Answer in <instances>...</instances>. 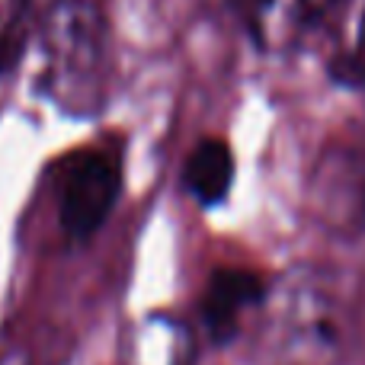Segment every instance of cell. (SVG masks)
Returning <instances> with one entry per match:
<instances>
[{
	"label": "cell",
	"mask_w": 365,
	"mask_h": 365,
	"mask_svg": "<svg viewBox=\"0 0 365 365\" xmlns=\"http://www.w3.org/2000/svg\"><path fill=\"white\" fill-rule=\"evenodd\" d=\"M38 87L61 113L90 119L106 106L113 38L96 0H55L38 23Z\"/></svg>",
	"instance_id": "obj_1"
},
{
	"label": "cell",
	"mask_w": 365,
	"mask_h": 365,
	"mask_svg": "<svg viewBox=\"0 0 365 365\" xmlns=\"http://www.w3.org/2000/svg\"><path fill=\"white\" fill-rule=\"evenodd\" d=\"M269 308L272 353L279 365H336L343 356V317L321 276L298 272L272 289Z\"/></svg>",
	"instance_id": "obj_2"
},
{
	"label": "cell",
	"mask_w": 365,
	"mask_h": 365,
	"mask_svg": "<svg viewBox=\"0 0 365 365\" xmlns=\"http://www.w3.org/2000/svg\"><path fill=\"white\" fill-rule=\"evenodd\" d=\"M122 192L119 158L103 148H81L58 167V227L71 244H87L109 221Z\"/></svg>",
	"instance_id": "obj_3"
},
{
	"label": "cell",
	"mask_w": 365,
	"mask_h": 365,
	"mask_svg": "<svg viewBox=\"0 0 365 365\" xmlns=\"http://www.w3.org/2000/svg\"><path fill=\"white\" fill-rule=\"evenodd\" d=\"M311 212L336 237H365V128L321 151L308 186Z\"/></svg>",
	"instance_id": "obj_4"
},
{
	"label": "cell",
	"mask_w": 365,
	"mask_h": 365,
	"mask_svg": "<svg viewBox=\"0 0 365 365\" xmlns=\"http://www.w3.org/2000/svg\"><path fill=\"white\" fill-rule=\"evenodd\" d=\"M269 282L244 266H221L208 276L199 298V321L212 346H231L244 334L247 317L259 314Z\"/></svg>",
	"instance_id": "obj_5"
},
{
	"label": "cell",
	"mask_w": 365,
	"mask_h": 365,
	"mask_svg": "<svg viewBox=\"0 0 365 365\" xmlns=\"http://www.w3.org/2000/svg\"><path fill=\"white\" fill-rule=\"evenodd\" d=\"M349 0H253V32L266 48H302L336 29Z\"/></svg>",
	"instance_id": "obj_6"
},
{
	"label": "cell",
	"mask_w": 365,
	"mask_h": 365,
	"mask_svg": "<svg viewBox=\"0 0 365 365\" xmlns=\"http://www.w3.org/2000/svg\"><path fill=\"white\" fill-rule=\"evenodd\" d=\"M237 164H234L231 145L221 138H202L189 148L182 160V189L199 202L202 208H218L231 195Z\"/></svg>",
	"instance_id": "obj_7"
},
{
	"label": "cell",
	"mask_w": 365,
	"mask_h": 365,
	"mask_svg": "<svg viewBox=\"0 0 365 365\" xmlns=\"http://www.w3.org/2000/svg\"><path fill=\"white\" fill-rule=\"evenodd\" d=\"M336 51H346L349 58H356L359 64H365V0L356 13V29H353V45L349 48H336Z\"/></svg>",
	"instance_id": "obj_8"
},
{
	"label": "cell",
	"mask_w": 365,
	"mask_h": 365,
	"mask_svg": "<svg viewBox=\"0 0 365 365\" xmlns=\"http://www.w3.org/2000/svg\"><path fill=\"white\" fill-rule=\"evenodd\" d=\"M4 365H13V359H10V362H4Z\"/></svg>",
	"instance_id": "obj_9"
}]
</instances>
